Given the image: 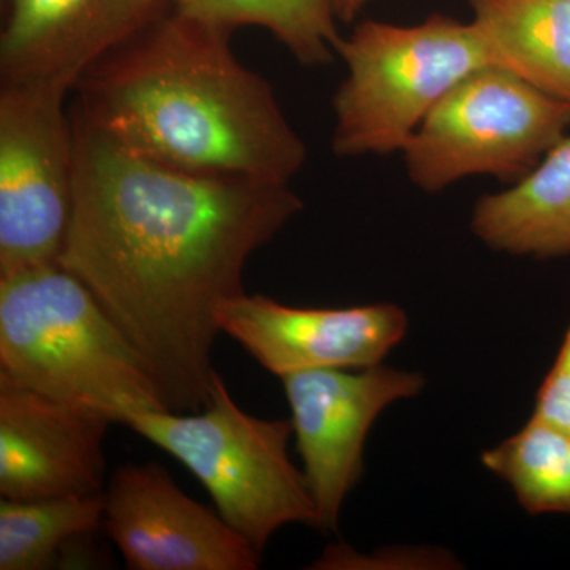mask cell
I'll return each mask as SVG.
<instances>
[{"instance_id": "cell-1", "label": "cell", "mask_w": 570, "mask_h": 570, "mask_svg": "<svg viewBox=\"0 0 570 570\" xmlns=\"http://www.w3.org/2000/svg\"><path fill=\"white\" fill-rule=\"evenodd\" d=\"M70 118L73 205L59 265L140 352L171 411H200L216 374V307L245 294L247 261L302 198L288 184L157 163L75 108Z\"/></svg>"}, {"instance_id": "cell-2", "label": "cell", "mask_w": 570, "mask_h": 570, "mask_svg": "<svg viewBox=\"0 0 570 570\" xmlns=\"http://www.w3.org/2000/svg\"><path fill=\"white\" fill-rule=\"evenodd\" d=\"M230 29L167 6L89 63L73 91L86 121L126 148L194 174L288 184L306 146Z\"/></svg>"}, {"instance_id": "cell-3", "label": "cell", "mask_w": 570, "mask_h": 570, "mask_svg": "<svg viewBox=\"0 0 570 570\" xmlns=\"http://www.w3.org/2000/svg\"><path fill=\"white\" fill-rule=\"evenodd\" d=\"M0 376L112 425L171 411L140 352L59 262L0 276Z\"/></svg>"}, {"instance_id": "cell-4", "label": "cell", "mask_w": 570, "mask_h": 570, "mask_svg": "<svg viewBox=\"0 0 570 570\" xmlns=\"http://www.w3.org/2000/svg\"><path fill=\"white\" fill-rule=\"evenodd\" d=\"M336 55L347 69L333 97L337 157L401 153L445 92L493 63L478 26L444 14L415 26L367 20Z\"/></svg>"}, {"instance_id": "cell-5", "label": "cell", "mask_w": 570, "mask_h": 570, "mask_svg": "<svg viewBox=\"0 0 570 570\" xmlns=\"http://www.w3.org/2000/svg\"><path fill=\"white\" fill-rule=\"evenodd\" d=\"M197 412H145L127 426L181 461L208 491L219 515L261 553L287 524L317 530L305 472L288 456L292 420L247 414L217 371L208 403Z\"/></svg>"}, {"instance_id": "cell-6", "label": "cell", "mask_w": 570, "mask_h": 570, "mask_svg": "<svg viewBox=\"0 0 570 570\" xmlns=\"http://www.w3.org/2000/svg\"><path fill=\"white\" fill-rule=\"evenodd\" d=\"M569 127L570 105L489 63L445 92L401 153L423 193L474 175L515 184L568 137Z\"/></svg>"}, {"instance_id": "cell-7", "label": "cell", "mask_w": 570, "mask_h": 570, "mask_svg": "<svg viewBox=\"0 0 570 570\" xmlns=\"http://www.w3.org/2000/svg\"><path fill=\"white\" fill-rule=\"evenodd\" d=\"M63 80L0 82V276L58 264L73 205Z\"/></svg>"}, {"instance_id": "cell-8", "label": "cell", "mask_w": 570, "mask_h": 570, "mask_svg": "<svg viewBox=\"0 0 570 570\" xmlns=\"http://www.w3.org/2000/svg\"><path fill=\"white\" fill-rule=\"evenodd\" d=\"M292 411L296 449L317 509V530L337 531L347 494L365 472L374 422L397 401L423 392L426 379L384 365L311 370L281 377Z\"/></svg>"}, {"instance_id": "cell-9", "label": "cell", "mask_w": 570, "mask_h": 570, "mask_svg": "<svg viewBox=\"0 0 570 570\" xmlns=\"http://www.w3.org/2000/svg\"><path fill=\"white\" fill-rule=\"evenodd\" d=\"M102 527L132 570H255L262 553L194 501L159 463L116 469L104 493Z\"/></svg>"}, {"instance_id": "cell-10", "label": "cell", "mask_w": 570, "mask_h": 570, "mask_svg": "<svg viewBox=\"0 0 570 570\" xmlns=\"http://www.w3.org/2000/svg\"><path fill=\"white\" fill-rule=\"evenodd\" d=\"M214 317L220 333L277 377L382 365L409 328L403 307L393 303L295 307L246 292L220 303Z\"/></svg>"}, {"instance_id": "cell-11", "label": "cell", "mask_w": 570, "mask_h": 570, "mask_svg": "<svg viewBox=\"0 0 570 570\" xmlns=\"http://www.w3.org/2000/svg\"><path fill=\"white\" fill-rule=\"evenodd\" d=\"M110 425L0 376V494L13 501L104 494Z\"/></svg>"}, {"instance_id": "cell-12", "label": "cell", "mask_w": 570, "mask_h": 570, "mask_svg": "<svg viewBox=\"0 0 570 570\" xmlns=\"http://www.w3.org/2000/svg\"><path fill=\"white\" fill-rule=\"evenodd\" d=\"M0 82L63 80L171 3L157 0H2Z\"/></svg>"}, {"instance_id": "cell-13", "label": "cell", "mask_w": 570, "mask_h": 570, "mask_svg": "<svg viewBox=\"0 0 570 570\" xmlns=\"http://www.w3.org/2000/svg\"><path fill=\"white\" fill-rule=\"evenodd\" d=\"M471 230L498 253L538 261L570 255V137L510 189L479 198Z\"/></svg>"}, {"instance_id": "cell-14", "label": "cell", "mask_w": 570, "mask_h": 570, "mask_svg": "<svg viewBox=\"0 0 570 570\" xmlns=\"http://www.w3.org/2000/svg\"><path fill=\"white\" fill-rule=\"evenodd\" d=\"M497 66L570 105V0H469Z\"/></svg>"}, {"instance_id": "cell-15", "label": "cell", "mask_w": 570, "mask_h": 570, "mask_svg": "<svg viewBox=\"0 0 570 570\" xmlns=\"http://www.w3.org/2000/svg\"><path fill=\"white\" fill-rule=\"evenodd\" d=\"M480 463L508 483L530 515L570 513V433L531 417L515 434L485 450Z\"/></svg>"}, {"instance_id": "cell-16", "label": "cell", "mask_w": 570, "mask_h": 570, "mask_svg": "<svg viewBox=\"0 0 570 570\" xmlns=\"http://www.w3.org/2000/svg\"><path fill=\"white\" fill-rule=\"evenodd\" d=\"M104 494L0 501V570L56 568L71 540L102 527Z\"/></svg>"}, {"instance_id": "cell-17", "label": "cell", "mask_w": 570, "mask_h": 570, "mask_svg": "<svg viewBox=\"0 0 570 570\" xmlns=\"http://www.w3.org/2000/svg\"><path fill=\"white\" fill-rule=\"evenodd\" d=\"M181 10L230 31L239 26L264 28L306 67L335 61L343 37L333 0H193Z\"/></svg>"}, {"instance_id": "cell-18", "label": "cell", "mask_w": 570, "mask_h": 570, "mask_svg": "<svg viewBox=\"0 0 570 570\" xmlns=\"http://www.w3.org/2000/svg\"><path fill=\"white\" fill-rule=\"evenodd\" d=\"M532 417L570 433V324L560 352L540 384Z\"/></svg>"}, {"instance_id": "cell-19", "label": "cell", "mask_w": 570, "mask_h": 570, "mask_svg": "<svg viewBox=\"0 0 570 570\" xmlns=\"http://www.w3.org/2000/svg\"><path fill=\"white\" fill-rule=\"evenodd\" d=\"M367 0H333V9L337 20L351 22L355 20L356 14L362 11Z\"/></svg>"}, {"instance_id": "cell-20", "label": "cell", "mask_w": 570, "mask_h": 570, "mask_svg": "<svg viewBox=\"0 0 570 570\" xmlns=\"http://www.w3.org/2000/svg\"><path fill=\"white\" fill-rule=\"evenodd\" d=\"M157 2L171 3V6L178 7V9H184V7L189 6L193 0H157Z\"/></svg>"}]
</instances>
